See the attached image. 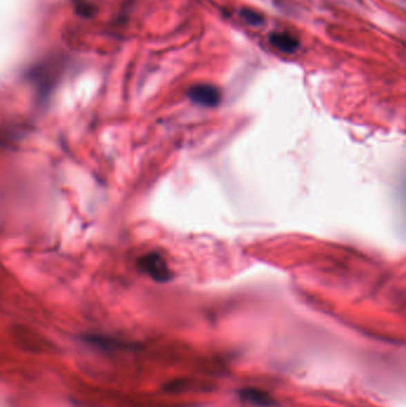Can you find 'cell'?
<instances>
[{
	"label": "cell",
	"instance_id": "cell-1",
	"mask_svg": "<svg viewBox=\"0 0 406 407\" xmlns=\"http://www.w3.org/2000/svg\"><path fill=\"white\" fill-rule=\"evenodd\" d=\"M137 267L142 273L157 282H167L172 277L168 264L159 252H148L141 256L137 260Z\"/></svg>",
	"mask_w": 406,
	"mask_h": 407
},
{
	"label": "cell",
	"instance_id": "cell-2",
	"mask_svg": "<svg viewBox=\"0 0 406 407\" xmlns=\"http://www.w3.org/2000/svg\"><path fill=\"white\" fill-rule=\"evenodd\" d=\"M187 96L192 103L204 108H216L221 103V91L210 83H198L191 87Z\"/></svg>",
	"mask_w": 406,
	"mask_h": 407
},
{
	"label": "cell",
	"instance_id": "cell-3",
	"mask_svg": "<svg viewBox=\"0 0 406 407\" xmlns=\"http://www.w3.org/2000/svg\"><path fill=\"white\" fill-rule=\"evenodd\" d=\"M269 43L284 54H293L299 49V41L293 35L284 31L273 32L269 36Z\"/></svg>",
	"mask_w": 406,
	"mask_h": 407
},
{
	"label": "cell",
	"instance_id": "cell-4",
	"mask_svg": "<svg viewBox=\"0 0 406 407\" xmlns=\"http://www.w3.org/2000/svg\"><path fill=\"white\" fill-rule=\"evenodd\" d=\"M240 397L243 401L251 404L254 406L269 407L273 404V398L268 395L267 392L259 388H253V387L240 390Z\"/></svg>",
	"mask_w": 406,
	"mask_h": 407
},
{
	"label": "cell",
	"instance_id": "cell-5",
	"mask_svg": "<svg viewBox=\"0 0 406 407\" xmlns=\"http://www.w3.org/2000/svg\"><path fill=\"white\" fill-rule=\"evenodd\" d=\"M74 12L81 18H92L97 12V8L90 0H73Z\"/></svg>",
	"mask_w": 406,
	"mask_h": 407
},
{
	"label": "cell",
	"instance_id": "cell-6",
	"mask_svg": "<svg viewBox=\"0 0 406 407\" xmlns=\"http://www.w3.org/2000/svg\"><path fill=\"white\" fill-rule=\"evenodd\" d=\"M240 14L243 21L248 23L249 26H259L264 23V17L259 12H256L255 10L243 9Z\"/></svg>",
	"mask_w": 406,
	"mask_h": 407
},
{
	"label": "cell",
	"instance_id": "cell-7",
	"mask_svg": "<svg viewBox=\"0 0 406 407\" xmlns=\"http://www.w3.org/2000/svg\"><path fill=\"white\" fill-rule=\"evenodd\" d=\"M400 200H402L403 208H404V212L406 215V177H404L402 183H400Z\"/></svg>",
	"mask_w": 406,
	"mask_h": 407
}]
</instances>
